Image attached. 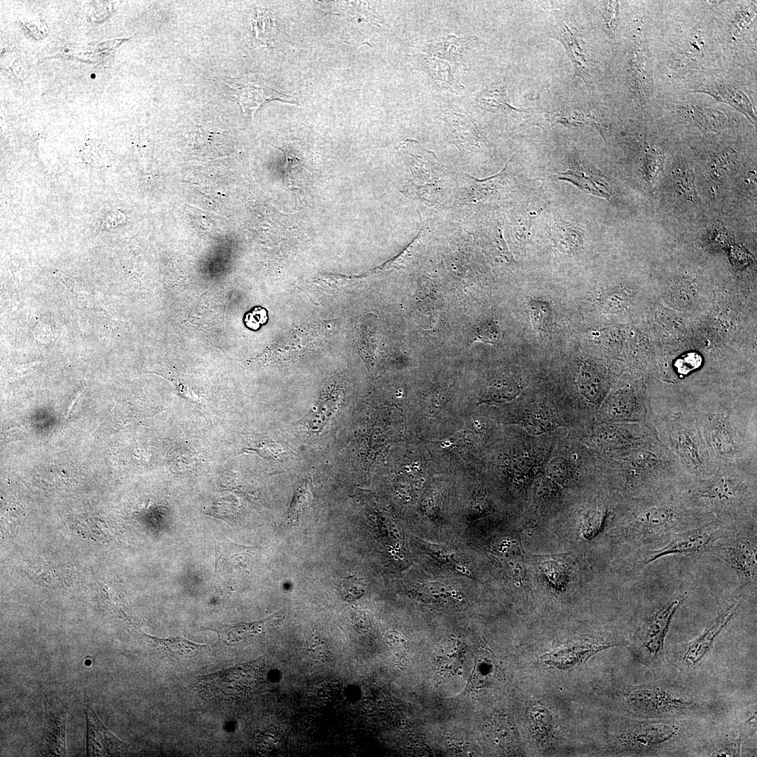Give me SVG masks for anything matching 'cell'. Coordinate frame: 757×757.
Listing matches in <instances>:
<instances>
[{
    "mask_svg": "<svg viewBox=\"0 0 757 757\" xmlns=\"http://www.w3.org/2000/svg\"><path fill=\"white\" fill-rule=\"evenodd\" d=\"M697 525L685 519L672 508L653 506L636 514L627 532L641 543L661 546L676 533Z\"/></svg>",
    "mask_w": 757,
    "mask_h": 757,
    "instance_id": "cell-1",
    "label": "cell"
},
{
    "mask_svg": "<svg viewBox=\"0 0 757 757\" xmlns=\"http://www.w3.org/2000/svg\"><path fill=\"white\" fill-rule=\"evenodd\" d=\"M732 531L721 522L711 521L672 536L662 546L649 550L646 564L668 555H694L712 550L715 543Z\"/></svg>",
    "mask_w": 757,
    "mask_h": 757,
    "instance_id": "cell-2",
    "label": "cell"
},
{
    "mask_svg": "<svg viewBox=\"0 0 757 757\" xmlns=\"http://www.w3.org/2000/svg\"><path fill=\"white\" fill-rule=\"evenodd\" d=\"M736 573L742 586H756L757 544L756 536L735 534L732 531L712 547Z\"/></svg>",
    "mask_w": 757,
    "mask_h": 757,
    "instance_id": "cell-3",
    "label": "cell"
},
{
    "mask_svg": "<svg viewBox=\"0 0 757 757\" xmlns=\"http://www.w3.org/2000/svg\"><path fill=\"white\" fill-rule=\"evenodd\" d=\"M687 597L688 594H684L670 600L643 624L638 635V644L648 658L662 657L664 639L672 618Z\"/></svg>",
    "mask_w": 757,
    "mask_h": 757,
    "instance_id": "cell-4",
    "label": "cell"
},
{
    "mask_svg": "<svg viewBox=\"0 0 757 757\" xmlns=\"http://www.w3.org/2000/svg\"><path fill=\"white\" fill-rule=\"evenodd\" d=\"M44 707L40 753L45 756H66L65 728L67 709L60 700L47 695L44 698Z\"/></svg>",
    "mask_w": 757,
    "mask_h": 757,
    "instance_id": "cell-5",
    "label": "cell"
},
{
    "mask_svg": "<svg viewBox=\"0 0 757 757\" xmlns=\"http://www.w3.org/2000/svg\"><path fill=\"white\" fill-rule=\"evenodd\" d=\"M567 170L552 175V178L568 182L583 191L610 200L613 190L607 177L578 154L568 158Z\"/></svg>",
    "mask_w": 757,
    "mask_h": 757,
    "instance_id": "cell-6",
    "label": "cell"
},
{
    "mask_svg": "<svg viewBox=\"0 0 757 757\" xmlns=\"http://www.w3.org/2000/svg\"><path fill=\"white\" fill-rule=\"evenodd\" d=\"M85 716L86 720V753L88 756H111L125 752L128 744L118 739L102 723L93 710L85 693Z\"/></svg>",
    "mask_w": 757,
    "mask_h": 757,
    "instance_id": "cell-7",
    "label": "cell"
},
{
    "mask_svg": "<svg viewBox=\"0 0 757 757\" xmlns=\"http://www.w3.org/2000/svg\"><path fill=\"white\" fill-rule=\"evenodd\" d=\"M739 604L734 603L723 611L695 639L686 644L683 660L692 665L697 664L712 646L716 638L736 616Z\"/></svg>",
    "mask_w": 757,
    "mask_h": 757,
    "instance_id": "cell-8",
    "label": "cell"
},
{
    "mask_svg": "<svg viewBox=\"0 0 757 757\" xmlns=\"http://www.w3.org/2000/svg\"><path fill=\"white\" fill-rule=\"evenodd\" d=\"M629 701L639 711L657 715L676 711L690 707V703L657 688L634 689Z\"/></svg>",
    "mask_w": 757,
    "mask_h": 757,
    "instance_id": "cell-9",
    "label": "cell"
},
{
    "mask_svg": "<svg viewBox=\"0 0 757 757\" xmlns=\"http://www.w3.org/2000/svg\"><path fill=\"white\" fill-rule=\"evenodd\" d=\"M341 388L336 385L326 390L301 419L302 425L309 432H323L334 418L341 402Z\"/></svg>",
    "mask_w": 757,
    "mask_h": 757,
    "instance_id": "cell-10",
    "label": "cell"
},
{
    "mask_svg": "<svg viewBox=\"0 0 757 757\" xmlns=\"http://www.w3.org/2000/svg\"><path fill=\"white\" fill-rule=\"evenodd\" d=\"M227 86L231 88L238 98L244 114L253 116L257 109L264 103L275 100L282 99L283 95L268 87L264 82L239 79L228 80Z\"/></svg>",
    "mask_w": 757,
    "mask_h": 757,
    "instance_id": "cell-11",
    "label": "cell"
},
{
    "mask_svg": "<svg viewBox=\"0 0 757 757\" xmlns=\"http://www.w3.org/2000/svg\"><path fill=\"white\" fill-rule=\"evenodd\" d=\"M693 93L709 95L717 101L730 105L743 114L753 125H756V114L749 97L735 86L722 82L706 83L699 86Z\"/></svg>",
    "mask_w": 757,
    "mask_h": 757,
    "instance_id": "cell-12",
    "label": "cell"
},
{
    "mask_svg": "<svg viewBox=\"0 0 757 757\" xmlns=\"http://www.w3.org/2000/svg\"><path fill=\"white\" fill-rule=\"evenodd\" d=\"M397 149L403 154L414 176L429 180L439 174L440 168L435 154L425 150L416 140L405 139L400 143Z\"/></svg>",
    "mask_w": 757,
    "mask_h": 757,
    "instance_id": "cell-13",
    "label": "cell"
},
{
    "mask_svg": "<svg viewBox=\"0 0 757 757\" xmlns=\"http://www.w3.org/2000/svg\"><path fill=\"white\" fill-rule=\"evenodd\" d=\"M282 619L281 613H276L266 619L257 622L238 625H219L210 629L217 632L219 639L228 646H234L266 632Z\"/></svg>",
    "mask_w": 757,
    "mask_h": 757,
    "instance_id": "cell-14",
    "label": "cell"
},
{
    "mask_svg": "<svg viewBox=\"0 0 757 757\" xmlns=\"http://www.w3.org/2000/svg\"><path fill=\"white\" fill-rule=\"evenodd\" d=\"M144 636L156 650L171 660L194 657L210 648L207 645L195 643L179 636L158 638L148 634Z\"/></svg>",
    "mask_w": 757,
    "mask_h": 757,
    "instance_id": "cell-15",
    "label": "cell"
},
{
    "mask_svg": "<svg viewBox=\"0 0 757 757\" xmlns=\"http://www.w3.org/2000/svg\"><path fill=\"white\" fill-rule=\"evenodd\" d=\"M214 542L216 552L214 577L219 579L236 570V566H242L244 561H240L242 559L240 556L251 549L236 544L224 536Z\"/></svg>",
    "mask_w": 757,
    "mask_h": 757,
    "instance_id": "cell-16",
    "label": "cell"
},
{
    "mask_svg": "<svg viewBox=\"0 0 757 757\" xmlns=\"http://www.w3.org/2000/svg\"><path fill=\"white\" fill-rule=\"evenodd\" d=\"M554 36L564 45L566 52L574 67V77L578 76L586 79L587 70L586 58L578 37L565 25L558 27L554 32Z\"/></svg>",
    "mask_w": 757,
    "mask_h": 757,
    "instance_id": "cell-17",
    "label": "cell"
},
{
    "mask_svg": "<svg viewBox=\"0 0 757 757\" xmlns=\"http://www.w3.org/2000/svg\"><path fill=\"white\" fill-rule=\"evenodd\" d=\"M497 666L493 657L486 650L479 651L475 659L470 683L472 687L482 688L494 683Z\"/></svg>",
    "mask_w": 757,
    "mask_h": 757,
    "instance_id": "cell-18",
    "label": "cell"
},
{
    "mask_svg": "<svg viewBox=\"0 0 757 757\" xmlns=\"http://www.w3.org/2000/svg\"><path fill=\"white\" fill-rule=\"evenodd\" d=\"M521 385L513 378L495 381L480 397L479 404H500L516 398L521 392Z\"/></svg>",
    "mask_w": 757,
    "mask_h": 757,
    "instance_id": "cell-19",
    "label": "cell"
},
{
    "mask_svg": "<svg viewBox=\"0 0 757 757\" xmlns=\"http://www.w3.org/2000/svg\"><path fill=\"white\" fill-rule=\"evenodd\" d=\"M684 114L699 126L712 131L722 130L726 123V116L717 109L691 104L683 108Z\"/></svg>",
    "mask_w": 757,
    "mask_h": 757,
    "instance_id": "cell-20",
    "label": "cell"
},
{
    "mask_svg": "<svg viewBox=\"0 0 757 757\" xmlns=\"http://www.w3.org/2000/svg\"><path fill=\"white\" fill-rule=\"evenodd\" d=\"M478 102L483 108L493 111H525L510 104L505 90L501 86H494L484 90L479 95Z\"/></svg>",
    "mask_w": 757,
    "mask_h": 757,
    "instance_id": "cell-21",
    "label": "cell"
},
{
    "mask_svg": "<svg viewBox=\"0 0 757 757\" xmlns=\"http://www.w3.org/2000/svg\"><path fill=\"white\" fill-rule=\"evenodd\" d=\"M530 316L534 329L540 335L547 333L551 327L552 308L545 300L531 299L528 302Z\"/></svg>",
    "mask_w": 757,
    "mask_h": 757,
    "instance_id": "cell-22",
    "label": "cell"
},
{
    "mask_svg": "<svg viewBox=\"0 0 757 757\" xmlns=\"http://www.w3.org/2000/svg\"><path fill=\"white\" fill-rule=\"evenodd\" d=\"M312 498L311 482L309 479H306L297 488L294 493L287 514V520L291 526L296 524L299 519L310 504Z\"/></svg>",
    "mask_w": 757,
    "mask_h": 757,
    "instance_id": "cell-23",
    "label": "cell"
},
{
    "mask_svg": "<svg viewBox=\"0 0 757 757\" xmlns=\"http://www.w3.org/2000/svg\"><path fill=\"white\" fill-rule=\"evenodd\" d=\"M671 183L675 192L687 200H694L696 196L692 171L686 166L678 165L672 170Z\"/></svg>",
    "mask_w": 757,
    "mask_h": 757,
    "instance_id": "cell-24",
    "label": "cell"
},
{
    "mask_svg": "<svg viewBox=\"0 0 757 757\" xmlns=\"http://www.w3.org/2000/svg\"><path fill=\"white\" fill-rule=\"evenodd\" d=\"M242 453H254L263 458L279 460L283 458L287 451L281 444L268 439L251 441L242 449Z\"/></svg>",
    "mask_w": 757,
    "mask_h": 757,
    "instance_id": "cell-25",
    "label": "cell"
},
{
    "mask_svg": "<svg viewBox=\"0 0 757 757\" xmlns=\"http://www.w3.org/2000/svg\"><path fill=\"white\" fill-rule=\"evenodd\" d=\"M416 592L420 599L431 602H444L456 596L453 589L439 582L420 584Z\"/></svg>",
    "mask_w": 757,
    "mask_h": 757,
    "instance_id": "cell-26",
    "label": "cell"
},
{
    "mask_svg": "<svg viewBox=\"0 0 757 757\" xmlns=\"http://www.w3.org/2000/svg\"><path fill=\"white\" fill-rule=\"evenodd\" d=\"M664 158L653 148L646 149L642 158V170L647 182L653 184L658 173L662 170Z\"/></svg>",
    "mask_w": 757,
    "mask_h": 757,
    "instance_id": "cell-27",
    "label": "cell"
},
{
    "mask_svg": "<svg viewBox=\"0 0 757 757\" xmlns=\"http://www.w3.org/2000/svg\"><path fill=\"white\" fill-rule=\"evenodd\" d=\"M461 646L451 643L439 649L437 655L439 667L446 671L456 670L460 667L461 655L463 652Z\"/></svg>",
    "mask_w": 757,
    "mask_h": 757,
    "instance_id": "cell-28",
    "label": "cell"
},
{
    "mask_svg": "<svg viewBox=\"0 0 757 757\" xmlns=\"http://www.w3.org/2000/svg\"><path fill=\"white\" fill-rule=\"evenodd\" d=\"M736 487L727 481L718 482L702 492L711 503H728L736 496Z\"/></svg>",
    "mask_w": 757,
    "mask_h": 757,
    "instance_id": "cell-29",
    "label": "cell"
},
{
    "mask_svg": "<svg viewBox=\"0 0 757 757\" xmlns=\"http://www.w3.org/2000/svg\"><path fill=\"white\" fill-rule=\"evenodd\" d=\"M579 386L584 397L594 401L599 395L600 380L592 371L585 367L580 373Z\"/></svg>",
    "mask_w": 757,
    "mask_h": 757,
    "instance_id": "cell-30",
    "label": "cell"
},
{
    "mask_svg": "<svg viewBox=\"0 0 757 757\" xmlns=\"http://www.w3.org/2000/svg\"><path fill=\"white\" fill-rule=\"evenodd\" d=\"M518 423L523 425L528 432L536 435L552 430L557 426L554 422L538 414L526 415L518 421Z\"/></svg>",
    "mask_w": 757,
    "mask_h": 757,
    "instance_id": "cell-31",
    "label": "cell"
},
{
    "mask_svg": "<svg viewBox=\"0 0 757 757\" xmlns=\"http://www.w3.org/2000/svg\"><path fill=\"white\" fill-rule=\"evenodd\" d=\"M472 341H482L496 344L500 339V329L493 320H486L475 327L472 332Z\"/></svg>",
    "mask_w": 757,
    "mask_h": 757,
    "instance_id": "cell-32",
    "label": "cell"
},
{
    "mask_svg": "<svg viewBox=\"0 0 757 757\" xmlns=\"http://www.w3.org/2000/svg\"><path fill=\"white\" fill-rule=\"evenodd\" d=\"M756 6L753 5L751 6H742L739 8L732 22L733 33L737 35L741 33L750 24L756 16Z\"/></svg>",
    "mask_w": 757,
    "mask_h": 757,
    "instance_id": "cell-33",
    "label": "cell"
},
{
    "mask_svg": "<svg viewBox=\"0 0 757 757\" xmlns=\"http://www.w3.org/2000/svg\"><path fill=\"white\" fill-rule=\"evenodd\" d=\"M340 592L346 600H354L359 598L364 592V584L357 578H348L342 582Z\"/></svg>",
    "mask_w": 757,
    "mask_h": 757,
    "instance_id": "cell-34",
    "label": "cell"
},
{
    "mask_svg": "<svg viewBox=\"0 0 757 757\" xmlns=\"http://www.w3.org/2000/svg\"><path fill=\"white\" fill-rule=\"evenodd\" d=\"M702 362L700 355L697 353H688L682 355L676 362V367L678 371L686 374L697 368Z\"/></svg>",
    "mask_w": 757,
    "mask_h": 757,
    "instance_id": "cell-35",
    "label": "cell"
},
{
    "mask_svg": "<svg viewBox=\"0 0 757 757\" xmlns=\"http://www.w3.org/2000/svg\"><path fill=\"white\" fill-rule=\"evenodd\" d=\"M267 320V311L262 307H255L252 311L246 314L244 319L245 325L253 330H257L261 325H264Z\"/></svg>",
    "mask_w": 757,
    "mask_h": 757,
    "instance_id": "cell-36",
    "label": "cell"
},
{
    "mask_svg": "<svg viewBox=\"0 0 757 757\" xmlns=\"http://www.w3.org/2000/svg\"><path fill=\"white\" fill-rule=\"evenodd\" d=\"M741 742L742 739L738 738L725 739L719 744L714 753L716 756H739Z\"/></svg>",
    "mask_w": 757,
    "mask_h": 757,
    "instance_id": "cell-37",
    "label": "cell"
},
{
    "mask_svg": "<svg viewBox=\"0 0 757 757\" xmlns=\"http://www.w3.org/2000/svg\"><path fill=\"white\" fill-rule=\"evenodd\" d=\"M427 550H429L433 555L444 559L445 562L449 561L451 565H456L458 562L455 554L452 553L448 549L444 547H440L439 545L426 543Z\"/></svg>",
    "mask_w": 757,
    "mask_h": 757,
    "instance_id": "cell-38",
    "label": "cell"
},
{
    "mask_svg": "<svg viewBox=\"0 0 757 757\" xmlns=\"http://www.w3.org/2000/svg\"><path fill=\"white\" fill-rule=\"evenodd\" d=\"M606 5L603 18L608 27L613 29L617 22L619 4L618 1H607Z\"/></svg>",
    "mask_w": 757,
    "mask_h": 757,
    "instance_id": "cell-39",
    "label": "cell"
},
{
    "mask_svg": "<svg viewBox=\"0 0 757 757\" xmlns=\"http://www.w3.org/2000/svg\"><path fill=\"white\" fill-rule=\"evenodd\" d=\"M548 467V472L555 477L564 478L568 470V465L564 459L556 458L552 461Z\"/></svg>",
    "mask_w": 757,
    "mask_h": 757,
    "instance_id": "cell-40",
    "label": "cell"
}]
</instances>
